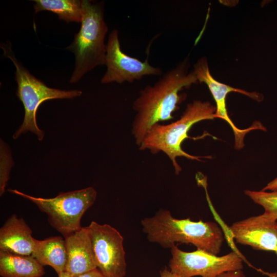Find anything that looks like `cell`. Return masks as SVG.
I'll return each instance as SVG.
<instances>
[{"mask_svg": "<svg viewBox=\"0 0 277 277\" xmlns=\"http://www.w3.org/2000/svg\"><path fill=\"white\" fill-rule=\"evenodd\" d=\"M189 65L187 58L166 71L152 85L141 89L133 102L131 133L138 147L153 125L173 118L184 97L180 91L198 83L194 71L189 72Z\"/></svg>", "mask_w": 277, "mask_h": 277, "instance_id": "cell-1", "label": "cell"}, {"mask_svg": "<svg viewBox=\"0 0 277 277\" xmlns=\"http://www.w3.org/2000/svg\"><path fill=\"white\" fill-rule=\"evenodd\" d=\"M141 225L150 242L165 248L171 249L176 243L190 244L197 249L217 255L224 241L223 231L216 223L176 219L164 209L143 219Z\"/></svg>", "mask_w": 277, "mask_h": 277, "instance_id": "cell-2", "label": "cell"}, {"mask_svg": "<svg viewBox=\"0 0 277 277\" xmlns=\"http://www.w3.org/2000/svg\"><path fill=\"white\" fill-rule=\"evenodd\" d=\"M215 111L216 107L210 102L195 100L187 105L178 120L166 125L158 123L153 125L147 132L139 149L147 150L152 154L164 152L171 161L175 173L178 175L182 169L177 163V157L183 156L198 161H202L201 158H209V156L189 154L181 146L185 139L195 138L188 135L191 127L200 121L214 118Z\"/></svg>", "mask_w": 277, "mask_h": 277, "instance_id": "cell-3", "label": "cell"}, {"mask_svg": "<svg viewBox=\"0 0 277 277\" xmlns=\"http://www.w3.org/2000/svg\"><path fill=\"white\" fill-rule=\"evenodd\" d=\"M81 27L66 49L75 55L73 72L69 80L77 82L87 72L105 64L108 26L104 19V2L82 1Z\"/></svg>", "mask_w": 277, "mask_h": 277, "instance_id": "cell-4", "label": "cell"}, {"mask_svg": "<svg viewBox=\"0 0 277 277\" xmlns=\"http://www.w3.org/2000/svg\"><path fill=\"white\" fill-rule=\"evenodd\" d=\"M1 48L4 55L13 62L15 67V80L17 84L16 95L22 102L25 115L22 124L13 135L16 139L21 134L31 131L42 141L44 132L38 128L36 123V111L41 104L49 100L73 98L82 94L79 90H63L48 87L44 82L37 79L16 58L12 49L11 43H1Z\"/></svg>", "mask_w": 277, "mask_h": 277, "instance_id": "cell-5", "label": "cell"}, {"mask_svg": "<svg viewBox=\"0 0 277 277\" xmlns=\"http://www.w3.org/2000/svg\"><path fill=\"white\" fill-rule=\"evenodd\" d=\"M8 191L35 204L47 215L50 225L64 238L83 227L81 224L82 217L93 205L97 197V192L92 187L60 192L52 198L34 197L16 189Z\"/></svg>", "mask_w": 277, "mask_h": 277, "instance_id": "cell-6", "label": "cell"}, {"mask_svg": "<svg viewBox=\"0 0 277 277\" xmlns=\"http://www.w3.org/2000/svg\"><path fill=\"white\" fill-rule=\"evenodd\" d=\"M171 253L169 270L182 277H217L224 272L243 268V259L235 252L219 256L199 249L184 251L174 245Z\"/></svg>", "mask_w": 277, "mask_h": 277, "instance_id": "cell-7", "label": "cell"}, {"mask_svg": "<svg viewBox=\"0 0 277 277\" xmlns=\"http://www.w3.org/2000/svg\"><path fill=\"white\" fill-rule=\"evenodd\" d=\"M92 245L97 268L106 277H124L127 264L124 238L108 224L92 221L86 226Z\"/></svg>", "mask_w": 277, "mask_h": 277, "instance_id": "cell-8", "label": "cell"}, {"mask_svg": "<svg viewBox=\"0 0 277 277\" xmlns=\"http://www.w3.org/2000/svg\"><path fill=\"white\" fill-rule=\"evenodd\" d=\"M107 70L101 82L133 83L144 76H160L163 73L160 67H154L148 59L142 62L123 52L121 49L118 30L114 29L109 34L106 44L105 64Z\"/></svg>", "mask_w": 277, "mask_h": 277, "instance_id": "cell-9", "label": "cell"}, {"mask_svg": "<svg viewBox=\"0 0 277 277\" xmlns=\"http://www.w3.org/2000/svg\"><path fill=\"white\" fill-rule=\"evenodd\" d=\"M194 71L198 82L204 83L208 87L216 103L215 118L225 120L231 127L234 134V147L237 149L243 147L244 138L246 134L252 130L266 131V128L259 122H254L250 127L245 129L238 128L230 118L226 108V98L227 94L231 92L240 93L256 100L261 101L263 99L262 94L249 92L244 90L232 87L215 80L210 74L207 59L202 57L198 60L193 66Z\"/></svg>", "mask_w": 277, "mask_h": 277, "instance_id": "cell-10", "label": "cell"}, {"mask_svg": "<svg viewBox=\"0 0 277 277\" xmlns=\"http://www.w3.org/2000/svg\"><path fill=\"white\" fill-rule=\"evenodd\" d=\"M237 243L255 250L275 251L277 248V222L263 214L233 223L230 227Z\"/></svg>", "mask_w": 277, "mask_h": 277, "instance_id": "cell-11", "label": "cell"}, {"mask_svg": "<svg viewBox=\"0 0 277 277\" xmlns=\"http://www.w3.org/2000/svg\"><path fill=\"white\" fill-rule=\"evenodd\" d=\"M66 272L74 277L97 268L88 230L86 227L66 236Z\"/></svg>", "mask_w": 277, "mask_h": 277, "instance_id": "cell-12", "label": "cell"}, {"mask_svg": "<svg viewBox=\"0 0 277 277\" xmlns=\"http://www.w3.org/2000/svg\"><path fill=\"white\" fill-rule=\"evenodd\" d=\"M35 240L31 228L15 214L11 215L0 228V250L30 255Z\"/></svg>", "mask_w": 277, "mask_h": 277, "instance_id": "cell-13", "label": "cell"}, {"mask_svg": "<svg viewBox=\"0 0 277 277\" xmlns=\"http://www.w3.org/2000/svg\"><path fill=\"white\" fill-rule=\"evenodd\" d=\"M31 255L42 266L52 267L57 274L66 271L67 252L65 238L51 236L35 239Z\"/></svg>", "mask_w": 277, "mask_h": 277, "instance_id": "cell-14", "label": "cell"}, {"mask_svg": "<svg viewBox=\"0 0 277 277\" xmlns=\"http://www.w3.org/2000/svg\"><path fill=\"white\" fill-rule=\"evenodd\" d=\"M45 273L44 266L31 255L0 250L1 277H42Z\"/></svg>", "mask_w": 277, "mask_h": 277, "instance_id": "cell-15", "label": "cell"}, {"mask_svg": "<svg viewBox=\"0 0 277 277\" xmlns=\"http://www.w3.org/2000/svg\"><path fill=\"white\" fill-rule=\"evenodd\" d=\"M35 13L49 11L58 15V18L67 23L81 22L83 16L82 1L79 0H34Z\"/></svg>", "mask_w": 277, "mask_h": 277, "instance_id": "cell-16", "label": "cell"}, {"mask_svg": "<svg viewBox=\"0 0 277 277\" xmlns=\"http://www.w3.org/2000/svg\"><path fill=\"white\" fill-rule=\"evenodd\" d=\"M245 193L255 203L264 209L263 214L273 220H277V190L272 192L246 190Z\"/></svg>", "mask_w": 277, "mask_h": 277, "instance_id": "cell-17", "label": "cell"}, {"mask_svg": "<svg viewBox=\"0 0 277 277\" xmlns=\"http://www.w3.org/2000/svg\"><path fill=\"white\" fill-rule=\"evenodd\" d=\"M217 277H246L242 270H237L224 272Z\"/></svg>", "mask_w": 277, "mask_h": 277, "instance_id": "cell-18", "label": "cell"}, {"mask_svg": "<svg viewBox=\"0 0 277 277\" xmlns=\"http://www.w3.org/2000/svg\"><path fill=\"white\" fill-rule=\"evenodd\" d=\"M76 277H106L98 269L95 268Z\"/></svg>", "mask_w": 277, "mask_h": 277, "instance_id": "cell-19", "label": "cell"}, {"mask_svg": "<svg viewBox=\"0 0 277 277\" xmlns=\"http://www.w3.org/2000/svg\"><path fill=\"white\" fill-rule=\"evenodd\" d=\"M267 190H270L272 191L277 190V177L269 182L262 189L263 191H265Z\"/></svg>", "mask_w": 277, "mask_h": 277, "instance_id": "cell-20", "label": "cell"}, {"mask_svg": "<svg viewBox=\"0 0 277 277\" xmlns=\"http://www.w3.org/2000/svg\"><path fill=\"white\" fill-rule=\"evenodd\" d=\"M160 277H182L175 273L172 272L169 269L165 268L161 271Z\"/></svg>", "mask_w": 277, "mask_h": 277, "instance_id": "cell-21", "label": "cell"}, {"mask_svg": "<svg viewBox=\"0 0 277 277\" xmlns=\"http://www.w3.org/2000/svg\"><path fill=\"white\" fill-rule=\"evenodd\" d=\"M58 277H74L69 273L64 271L58 274Z\"/></svg>", "mask_w": 277, "mask_h": 277, "instance_id": "cell-22", "label": "cell"}, {"mask_svg": "<svg viewBox=\"0 0 277 277\" xmlns=\"http://www.w3.org/2000/svg\"><path fill=\"white\" fill-rule=\"evenodd\" d=\"M275 253H276V254H277V248H276V250H275Z\"/></svg>", "mask_w": 277, "mask_h": 277, "instance_id": "cell-23", "label": "cell"}, {"mask_svg": "<svg viewBox=\"0 0 277 277\" xmlns=\"http://www.w3.org/2000/svg\"><path fill=\"white\" fill-rule=\"evenodd\" d=\"M273 277H275V275H274V276H273Z\"/></svg>", "mask_w": 277, "mask_h": 277, "instance_id": "cell-24", "label": "cell"}]
</instances>
